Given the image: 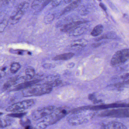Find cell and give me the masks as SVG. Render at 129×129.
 <instances>
[{
    "label": "cell",
    "mask_w": 129,
    "mask_h": 129,
    "mask_svg": "<svg viewBox=\"0 0 129 129\" xmlns=\"http://www.w3.org/2000/svg\"><path fill=\"white\" fill-rule=\"evenodd\" d=\"M17 77H13L11 78L7 82L4 84L3 89L4 90H5L8 89L11 86L16 83V82L17 81Z\"/></svg>",
    "instance_id": "cell-16"
},
{
    "label": "cell",
    "mask_w": 129,
    "mask_h": 129,
    "mask_svg": "<svg viewBox=\"0 0 129 129\" xmlns=\"http://www.w3.org/2000/svg\"><path fill=\"white\" fill-rule=\"evenodd\" d=\"M34 101L32 99L25 100L8 107L6 110L7 112L19 113L31 107L34 105Z\"/></svg>",
    "instance_id": "cell-5"
},
{
    "label": "cell",
    "mask_w": 129,
    "mask_h": 129,
    "mask_svg": "<svg viewBox=\"0 0 129 129\" xmlns=\"http://www.w3.org/2000/svg\"><path fill=\"white\" fill-rule=\"evenodd\" d=\"M25 12L20 9L17 8L16 11L10 17L11 23L12 24H15L21 19Z\"/></svg>",
    "instance_id": "cell-11"
},
{
    "label": "cell",
    "mask_w": 129,
    "mask_h": 129,
    "mask_svg": "<svg viewBox=\"0 0 129 129\" xmlns=\"http://www.w3.org/2000/svg\"><path fill=\"white\" fill-rule=\"evenodd\" d=\"M56 109L55 106H50L36 110L32 113V119L34 120L41 119L52 113Z\"/></svg>",
    "instance_id": "cell-6"
},
{
    "label": "cell",
    "mask_w": 129,
    "mask_h": 129,
    "mask_svg": "<svg viewBox=\"0 0 129 129\" xmlns=\"http://www.w3.org/2000/svg\"><path fill=\"white\" fill-rule=\"evenodd\" d=\"M85 31V28L83 27H81L79 26L76 28H74L71 33H72V35L73 36H78L82 35Z\"/></svg>",
    "instance_id": "cell-17"
},
{
    "label": "cell",
    "mask_w": 129,
    "mask_h": 129,
    "mask_svg": "<svg viewBox=\"0 0 129 129\" xmlns=\"http://www.w3.org/2000/svg\"><path fill=\"white\" fill-rule=\"evenodd\" d=\"M101 129H128L127 127L122 123L117 121H112L101 126Z\"/></svg>",
    "instance_id": "cell-8"
},
{
    "label": "cell",
    "mask_w": 129,
    "mask_h": 129,
    "mask_svg": "<svg viewBox=\"0 0 129 129\" xmlns=\"http://www.w3.org/2000/svg\"><path fill=\"white\" fill-rule=\"evenodd\" d=\"M85 107L76 108L71 110L67 118L68 122L73 126L78 125L87 123L89 121L91 114L85 113Z\"/></svg>",
    "instance_id": "cell-2"
},
{
    "label": "cell",
    "mask_w": 129,
    "mask_h": 129,
    "mask_svg": "<svg viewBox=\"0 0 129 129\" xmlns=\"http://www.w3.org/2000/svg\"><path fill=\"white\" fill-rule=\"evenodd\" d=\"M41 81V80L35 79L20 83L19 84L15 86L13 91H19L21 89H25L33 85H35Z\"/></svg>",
    "instance_id": "cell-9"
},
{
    "label": "cell",
    "mask_w": 129,
    "mask_h": 129,
    "mask_svg": "<svg viewBox=\"0 0 129 129\" xmlns=\"http://www.w3.org/2000/svg\"><path fill=\"white\" fill-rule=\"evenodd\" d=\"M62 1V0H53L52 5L54 7H57L61 4Z\"/></svg>",
    "instance_id": "cell-27"
},
{
    "label": "cell",
    "mask_w": 129,
    "mask_h": 129,
    "mask_svg": "<svg viewBox=\"0 0 129 129\" xmlns=\"http://www.w3.org/2000/svg\"><path fill=\"white\" fill-rule=\"evenodd\" d=\"M74 64H75L73 63H69L68 64V67L70 68L74 66Z\"/></svg>",
    "instance_id": "cell-32"
},
{
    "label": "cell",
    "mask_w": 129,
    "mask_h": 129,
    "mask_svg": "<svg viewBox=\"0 0 129 129\" xmlns=\"http://www.w3.org/2000/svg\"><path fill=\"white\" fill-rule=\"evenodd\" d=\"M26 114V113H14L10 114L8 115V116L11 117H16V118H22Z\"/></svg>",
    "instance_id": "cell-23"
},
{
    "label": "cell",
    "mask_w": 129,
    "mask_h": 129,
    "mask_svg": "<svg viewBox=\"0 0 129 129\" xmlns=\"http://www.w3.org/2000/svg\"><path fill=\"white\" fill-rule=\"evenodd\" d=\"M129 60V49H125L116 52L111 60L113 67H117L125 64Z\"/></svg>",
    "instance_id": "cell-4"
},
{
    "label": "cell",
    "mask_w": 129,
    "mask_h": 129,
    "mask_svg": "<svg viewBox=\"0 0 129 129\" xmlns=\"http://www.w3.org/2000/svg\"><path fill=\"white\" fill-rule=\"evenodd\" d=\"M99 6L105 11L106 12H107V7L105 6V5L103 3H100L99 4Z\"/></svg>",
    "instance_id": "cell-29"
},
{
    "label": "cell",
    "mask_w": 129,
    "mask_h": 129,
    "mask_svg": "<svg viewBox=\"0 0 129 129\" xmlns=\"http://www.w3.org/2000/svg\"><path fill=\"white\" fill-rule=\"evenodd\" d=\"M8 23V21L6 20H4L1 22L0 25V31L2 33L4 31Z\"/></svg>",
    "instance_id": "cell-25"
},
{
    "label": "cell",
    "mask_w": 129,
    "mask_h": 129,
    "mask_svg": "<svg viewBox=\"0 0 129 129\" xmlns=\"http://www.w3.org/2000/svg\"><path fill=\"white\" fill-rule=\"evenodd\" d=\"M53 87L51 84L48 83L36 84L24 89L22 92L23 95L24 97H31L48 94L52 91Z\"/></svg>",
    "instance_id": "cell-3"
},
{
    "label": "cell",
    "mask_w": 129,
    "mask_h": 129,
    "mask_svg": "<svg viewBox=\"0 0 129 129\" xmlns=\"http://www.w3.org/2000/svg\"><path fill=\"white\" fill-rule=\"evenodd\" d=\"M88 99L89 100L93 101L94 102L96 100L95 98V95L94 94H90L88 96Z\"/></svg>",
    "instance_id": "cell-28"
},
{
    "label": "cell",
    "mask_w": 129,
    "mask_h": 129,
    "mask_svg": "<svg viewBox=\"0 0 129 129\" xmlns=\"http://www.w3.org/2000/svg\"><path fill=\"white\" fill-rule=\"evenodd\" d=\"M9 0H3V2H4V3H7L9 2Z\"/></svg>",
    "instance_id": "cell-35"
},
{
    "label": "cell",
    "mask_w": 129,
    "mask_h": 129,
    "mask_svg": "<svg viewBox=\"0 0 129 129\" xmlns=\"http://www.w3.org/2000/svg\"><path fill=\"white\" fill-rule=\"evenodd\" d=\"M70 108L63 107L56 108L54 111L37 123L35 129H44L49 126L55 124L70 113Z\"/></svg>",
    "instance_id": "cell-1"
},
{
    "label": "cell",
    "mask_w": 129,
    "mask_h": 129,
    "mask_svg": "<svg viewBox=\"0 0 129 129\" xmlns=\"http://www.w3.org/2000/svg\"><path fill=\"white\" fill-rule=\"evenodd\" d=\"M98 1H101V0H98Z\"/></svg>",
    "instance_id": "cell-36"
},
{
    "label": "cell",
    "mask_w": 129,
    "mask_h": 129,
    "mask_svg": "<svg viewBox=\"0 0 129 129\" xmlns=\"http://www.w3.org/2000/svg\"><path fill=\"white\" fill-rule=\"evenodd\" d=\"M104 30V26L101 24L97 25L91 32V35L94 37H97L100 35Z\"/></svg>",
    "instance_id": "cell-15"
},
{
    "label": "cell",
    "mask_w": 129,
    "mask_h": 129,
    "mask_svg": "<svg viewBox=\"0 0 129 129\" xmlns=\"http://www.w3.org/2000/svg\"><path fill=\"white\" fill-rule=\"evenodd\" d=\"M23 50H19L17 51V52H16V53L17 54L19 55H22L23 54Z\"/></svg>",
    "instance_id": "cell-30"
},
{
    "label": "cell",
    "mask_w": 129,
    "mask_h": 129,
    "mask_svg": "<svg viewBox=\"0 0 129 129\" xmlns=\"http://www.w3.org/2000/svg\"><path fill=\"white\" fill-rule=\"evenodd\" d=\"M6 67H3V68H2V69H1V71H5V70H6Z\"/></svg>",
    "instance_id": "cell-34"
},
{
    "label": "cell",
    "mask_w": 129,
    "mask_h": 129,
    "mask_svg": "<svg viewBox=\"0 0 129 129\" xmlns=\"http://www.w3.org/2000/svg\"><path fill=\"white\" fill-rule=\"evenodd\" d=\"M114 35L113 34H112L111 33H110V34H107V35H104L103 36H101L100 38V39H111L114 38Z\"/></svg>",
    "instance_id": "cell-26"
},
{
    "label": "cell",
    "mask_w": 129,
    "mask_h": 129,
    "mask_svg": "<svg viewBox=\"0 0 129 129\" xmlns=\"http://www.w3.org/2000/svg\"><path fill=\"white\" fill-rule=\"evenodd\" d=\"M54 18L55 16L53 14H49L47 15L44 18V23L46 24H50L54 20Z\"/></svg>",
    "instance_id": "cell-21"
},
{
    "label": "cell",
    "mask_w": 129,
    "mask_h": 129,
    "mask_svg": "<svg viewBox=\"0 0 129 129\" xmlns=\"http://www.w3.org/2000/svg\"><path fill=\"white\" fill-rule=\"evenodd\" d=\"M20 125L22 126L26 127L27 126L30 125V120L28 119H22L20 121Z\"/></svg>",
    "instance_id": "cell-24"
},
{
    "label": "cell",
    "mask_w": 129,
    "mask_h": 129,
    "mask_svg": "<svg viewBox=\"0 0 129 129\" xmlns=\"http://www.w3.org/2000/svg\"><path fill=\"white\" fill-rule=\"evenodd\" d=\"M25 129H32V128H31V126L30 125H29L25 127Z\"/></svg>",
    "instance_id": "cell-33"
},
{
    "label": "cell",
    "mask_w": 129,
    "mask_h": 129,
    "mask_svg": "<svg viewBox=\"0 0 129 129\" xmlns=\"http://www.w3.org/2000/svg\"><path fill=\"white\" fill-rule=\"evenodd\" d=\"M100 114L101 116H111L114 117H129V109L113 110L107 111Z\"/></svg>",
    "instance_id": "cell-7"
},
{
    "label": "cell",
    "mask_w": 129,
    "mask_h": 129,
    "mask_svg": "<svg viewBox=\"0 0 129 129\" xmlns=\"http://www.w3.org/2000/svg\"><path fill=\"white\" fill-rule=\"evenodd\" d=\"M26 79L28 80L32 79L35 75V71L34 69L32 68H27L25 71Z\"/></svg>",
    "instance_id": "cell-18"
},
{
    "label": "cell",
    "mask_w": 129,
    "mask_h": 129,
    "mask_svg": "<svg viewBox=\"0 0 129 129\" xmlns=\"http://www.w3.org/2000/svg\"><path fill=\"white\" fill-rule=\"evenodd\" d=\"M45 0H34L33 2L32 5V8L33 9H36L38 8L40 5L42 3L45 4Z\"/></svg>",
    "instance_id": "cell-22"
},
{
    "label": "cell",
    "mask_w": 129,
    "mask_h": 129,
    "mask_svg": "<svg viewBox=\"0 0 129 129\" xmlns=\"http://www.w3.org/2000/svg\"><path fill=\"white\" fill-rule=\"evenodd\" d=\"M86 22V21H78L73 22L70 23L66 24L61 29V30L63 32H71L74 28H76L81 24H83Z\"/></svg>",
    "instance_id": "cell-10"
},
{
    "label": "cell",
    "mask_w": 129,
    "mask_h": 129,
    "mask_svg": "<svg viewBox=\"0 0 129 129\" xmlns=\"http://www.w3.org/2000/svg\"><path fill=\"white\" fill-rule=\"evenodd\" d=\"M50 65L49 64H45L43 65V67L45 68H50Z\"/></svg>",
    "instance_id": "cell-31"
},
{
    "label": "cell",
    "mask_w": 129,
    "mask_h": 129,
    "mask_svg": "<svg viewBox=\"0 0 129 129\" xmlns=\"http://www.w3.org/2000/svg\"><path fill=\"white\" fill-rule=\"evenodd\" d=\"M20 65L18 62H14L11 65L10 71L12 74H15L20 68Z\"/></svg>",
    "instance_id": "cell-19"
},
{
    "label": "cell",
    "mask_w": 129,
    "mask_h": 129,
    "mask_svg": "<svg viewBox=\"0 0 129 129\" xmlns=\"http://www.w3.org/2000/svg\"><path fill=\"white\" fill-rule=\"evenodd\" d=\"M87 44L88 42L85 39H79L73 42L71 44V47L74 49H81L85 47Z\"/></svg>",
    "instance_id": "cell-12"
},
{
    "label": "cell",
    "mask_w": 129,
    "mask_h": 129,
    "mask_svg": "<svg viewBox=\"0 0 129 129\" xmlns=\"http://www.w3.org/2000/svg\"><path fill=\"white\" fill-rule=\"evenodd\" d=\"M12 120L8 118L1 119V128H4L10 125L12 123Z\"/></svg>",
    "instance_id": "cell-20"
},
{
    "label": "cell",
    "mask_w": 129,
    "mask_h": 129,
    "mask_svg": "<svg viewBox=\"0 0 129 129\" xmlns=\"http://www.w3.org/2000/svg\"><path fill=\"white\" fill-rule=\"evenodd\" d=\"M81 1L82 0H75L72 3H70L68 6L64 8V10L62 13V14L70 11L77 8L80 5Z\"/></svg>",
    "instance_id": "cell-14"
},
{
    "label": "cell",
    "mask_w": 129,
    "mask_h": 129,
    "mask_svg": "<svg viewBox=\"0 0 129 129\" xmlns=\"http://www.w3.org/2000/svg\"><path fill=\"white\" fill-rule=\"evenodd\" d=\"M74 56V54L73 53H66L56 56L54 57V60H68L71 59Z\"/></svg>",
    "instance_id": "cell-13"
}]
</instances>
